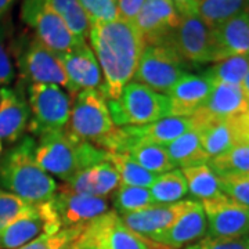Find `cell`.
<instances>
[{"instance_id": "obj_1", "label": "cell", "mask_w": 249, "mask_h": 249, "mask_svg": "<svg viewBox=\"0 0 249 249\" xmlns=\"http://www.w3.org/2000/svg\"><path fill=\"white\" fill-rule=\"evenodd\" d=\"M89 39L104 73L103 94L116 100L133 79L145 42L134 21L116 18L91 24Z\"/></svg>"}, {"instance_id": "obj_2", "label": "cell", "mask_w": 249, "mask_h": 249, "mask_svg": "<svg viewBox=\"0 0 249 249\" xmlns=\"http://www.w3.org/2000/svg\"><path fill=\"white\" fill-rule=\"evenodd\" d=\"M35 147L34 139L25 137L6 154L0 163L3 187L32 205L49 201L57 191L54 178L36 160Z\"/></svg>"}, {"instance_id": "obj_3", "label": "cell", "mask_w": 249, "mask_h": 249, "mask_svg": "<svg viewBox=\"0 0 249 249\" xmlns=\"http://www.w3.org/2000/svg\"><path fill=\"white\" fill-rule=\"evenodd\" d=\"M35 158L49 175L67 181L80 170L107 160L108 152L62 129L39 136Z\"/></svg>"}, {"instance_id": "obj_4", "label": "cell", "mask_w": 249, "mask_h": 249, "mask_svg": "<svg viewBox=\"0 0 249 249\" xmlns=\"http://www.w3.org/2000/svg\"><path fill=\"white\" fill-rule=\"evenodd\" d=\"M107 106L115 126H144L170 116L168 96L137 82L127 83L116 100H107Z\"/></svg>"}, {"instance_id": "obj_5", "label": "cell", "mask_w": 249, "mask_h": 249, "mask_svg": "<svg viewBox=\"0 0 249 249\" xmlns=\"http://www.w3.org/2000/svg\"><path fill=\"white\" fill-rule=\"evenodd\" d=\"M155 244L132 231L118 212H106L89 222L71 249H155Z\"/></svg>"}, {"instance_id": "obj_6", "label": "cell", "mask_w": 249, "mask_h": 249, "mask_svg": "<svg viewBox=\"0 0 249 249\" xmlns=\"http://www.w3.org/2000/svg\"><path fill=\"white\" fill-rule=\"evenodd\" d=\"M68 129L72 136L96 144L116 126L112 122L107 98L100 90H80L75 94Z\"/></svg>"}, {"instance_id": "obj_7", "label": "cell", "mask_w": 249, "mask_h": 249, "mask_svg": "<svg viewBox=\"0 0 249 249\" xmlns=\"http://www.w3.org/2000/svg\"><path fill=\"white\" fill-rule=\"evenodd\" d=\"M187 65L172 46L145 45L133 79L166 96L187 73Z\"/></svg>"}, {"instance_id": "obj_8", "label": "cell", "mask_w": 249, "mask_h": 249, "mask_svg": "<svg viewBox=\"0 0 249 249\" xmlns=\"http://www.w3.org/2000/svg\"><path fill=\"white\" fill-rule=\"evenodd\" d=\"M21 18L32 28L36 37L52 52L61 55L86 42L72 34L67 24L46 0H24Z\"/></svg>"}, {"instance_id": "obj_9", "label": "cell", "mask_w": 249, "mask_h": 249, "mask_svg": "<svg viewBox=\"0 0 249 249\" xmlns=\"http://www.w3.org/2000/svg\"><path fill=\"white\" fill-rule=\"evenodd\" d=\"M28 94L32 112V121L29 124L31 133L42 136L65 129L71 115V100L60 86L52 83H31Z\"/></svg>"}, {"instance_id": "obj_10", "label": "cell", "mask_w": 249, "mask_h": 249, "mask_svg": "<svg viewBox=\"0 0 249 249\" xmlns=\"http://www.w3.org/2000/svg\"><path fill=\"white\" fill-rule=\"evenodd\" d=\"M193 129L198 133L209 160L240 144H249L248 111L230 118L193 115Z\"/></svg>"}, {"instance_id": "obj_11", "label": "cell", "mask_w": 249, "mask_h": 249, "mask_svg": "<svg viewBox=\"0 0 249 249\" xmlns=\"http://www.w3.org/2000/svg\"><path fill=\"white\" fill-rule=\"evenodd\" d=\"M61 224L52 201L31 205L24 213L0 231V249H17L42 234L58 232Z\"/></svg>"}, {"instance_id": "obj_12", "label": "cell", "mask_w": 249, "mask_h": 249, "mask_svg": "<svg viewBox=\"0 0 249 249\" xmlns=\"http://www.w3.org/2000/svg\"><path fill=\"white\" fill-rule=\"evenodd\" d=\"M17 61L24 79L32 83H52L70 91V82L58 54L46 47L36 36L19 46Z\"/></svg>"}, {"instance_id": "obj_13", "label": "cell", "mask_w": 249, "mask_h": 249, "mask_svg": "<svg viewBox=\"0 0 249 249\" xmlns=\"http://www.w3.org/2000/svg\"><path fill=\"white\" fill-rule=\"evenodd\" d=\"M208 222V237H249V208L227 196L201 201Z\"/></svg>"}, {"instance_id": "obj_14", "label": "cell", "mask_w": 249, "mask_h": 249, "mask_svg": "<svg viewBox=\"0 0 249 249\" xmlns=\"http://www.w3.org/2000/svg\"><path fill=\"white\" fill-rule=\"evenodd\" d=\"M181 16L169 0H144L134 18L145 45L170 46Z\"/></svg>"}, {"instance_id": "obj_15", "label": "cell", "mask_w": 249, "mask_h": 249, "mask_svg": "<svg viewBox=\"0 0 249 249\" xmlns=\"http://www.w3.org/2000/svg\"><path fill=\"white\" fill-rule=\"evenodd\" d=\"M170 46L188 64L214 62L211 29L196 14L184 16L172 36Z\"/></svg>"}, {"instance_id": "obj_16", "label": "cell", "mask_w": 249, "mask_h": 249, "mask_svg": "<svg viewBox=\"0 0 249 249\" xmlns=\"http://www.w3.org/2000/svg\"><path fill=\"white\" fill-rule=\"evenodd\" d=\"M50 201L61 229L83 227L97 216L108 212L106 198L76 194L64 186L55 191Z\"/></svg>"}, {"instance_id": "obj_17", "label": "cell", "mask_w": 249, "mask_h": 249, "mask_svg": "<svg viewBox=\"0 0 249 249\" xmlns=\"http://www.w3.org/2000/svg\"><path fill=\"white\" fill-rule=\"evenodd\" d=\"M208 231V222L201 202L187 199L181 213L166 230L151 240L154 244L169 249H183L204 238Z\"/></svg>"}, {"instance_id": "obj_18", "label": "cell", "mask_w": 249, "mask_h": 249, "mask_svg": "<svg viewBox=\"0 0 249 249\" xmlns=\"http://www.w3.org/2000/svg\"><path fill=\"white\" fill-rule=\"evenodd\" d=\"M65 75L70 82V93L76 94L80 90L103 91V76L97 58L88 43L78 46L68 53L58 55Z\"/></svg>"}, {"instance_id": "obj_19", "label": "cell", "mask_w": 249, "mask_h": 249, "mask_svg": "<svg viewBox=\"0 0 249 249\" xmlns=\"http://www.w3.org/2000/svg\"><path fill=\"white\" fill-rule=\"evenodd\" d=\"M213 85L204 73H184L166 94L170 103V116H193L202 107Z\"/></svg>"}, {"instance_id": "obj_20", "label": "cell", "mask_w": 249, "mask_h": 249, "mask_svg": "<svg viewBox=\"0 0 249 249\" xmlns=\"http://www.w3.org/2000/svg\"><path fill=\"white\" fill-rule=\"evenodd\" d=\"M186 204L187 199L175 204H154L136 212L121 214V217L132 231L151 241L155 235L172 226Z\"/></svg>"}, {"instance_id": "obj_21", "label": "cell", "mask_w": 249, "mask_h": 249, "mask_svg": "<svg viewBox=\"0 0 249 249\" xmlns=\"http://www.w3.org/2000/svg\"><path fill=\"white\" fill-rule=\"evenodd\" d=\"M213 45L214 62L234 55L249 54V11L226 21L224 24L211 29Z\"/></svg>"}, {"instance_id": "obj_22", "label": "cell", "mask_w": 249, "mask_h": 249, "mask_svg": "<svg viewBox=\"0 0 249 249\" xmlns=\"http://www.w3.org/2000/svg\"><path fill=\"white\" fill-rule=\"evenodd\" d=\"M129 136L130 144H155L165 147L193 129L191 116H166L154 124L144 126H122ZM127 147V148H129ZM127 151V150H126ZM126 154V152H124Z\"/></svg>"}, {"instance_id": "obj_23", "label": "cell", "mask_w": 249, "mask_h": 249, "mask_svg": "<svg viewBox=\"0 0 249 249\" xmlns=\"http://www.w3.org/2000/svg\"><path fill=\"white\" fill-rule=\"evenodd\" d=\"M65 188L76 194L106 198L121 184L119 176L109 160H103L80 170L65 181Z\"/></svg>"}, {"instance_id": "obj_24", "label": "cell", "mask_w": 249, "mask_h": 249, "mask_svg": "<svg viewBox=\"0 0 249 249\" xmlns=\"http://www.w3.org/2000/svg\"><path fill=\"white\" fill-rule=\"evenodd\" d=\"M31 109L24 96L10 88L0 89V140L16 142L24 133Z\"/></svg>"}, {"instance_id": "obj_25", "label": "cell", "mask_w": 249, "mask_h": 249, "mask_svg": "<svg viewBox=\"0 0 249 249\" xmlns=\"http://www.w3.org/2000/svg\"><path fill=\"white\" fill-rule=\"evenodd\" d=\"M249 109V101L240 85H213L209 97L194 115L205 118H230Z\"/></svg>"}, {"instance_id": "obj_26", "label": "cell", "mask_w": 249, "mask_h": 249, "mask_svg": "<svg viewBox=\"0 0 249 249\" xmlns=\"http://www.w3.org/2000/svg\"><path fill=\"white\" fill-rule=\"evenodd\" d=\"M175 168H191L196 165H204L209 162V157L205 152L201 140L194 129L188 130L180 136L175 142H169L163 147Z\"/></svg>"}, {"instance_id": "obj_27", "label": "cell", "mask_w": 249, "mask_h": 249, "mask_svg": "<svg viewBox=\"0 0 249 249\" xmlns=\"http://www.w3.org/2000/svg\"><path fill=\"white\" fill-rule=\"evenodd\" d=\"M181 173L186 178L188 193H191V196L198 199L209 201L224 196L220 190L219 176L211 169L208 163L184 168L181 169Z\"/></svg>"}, {"instance_id": "obj_28", "label": "cell", "mask_w": 249, "mask_h": 249, "mask_svg": "<svg viewBox=\"0 0 249 249\" xmlns=\"http://www.w3.org/2000/svg\"><path fill=\"white\" fill-rule=\"evenodd\" d=\"M248 10V0H199L196 16L209 29Z\"/></svg>"}, {"instance_id": "obj_29", "label": "cell", "mask_w": 249, "mask_h": 249, "mask_svg": "<svg viewBox=\"0 0 249 249\" xmlns=\"http://www.w3.org/2000/svg\"><path fill=\"white\" fill-rule=\"evenodd\" d=\"M155 204H175L181 201L188 193L186 178L180 169H172L160 173L150 187Z\"/></svg>"}, {"instance_id": "obj_30", "label": "cell", "mask_w": 249, "mask_h": 249, "mask_svg": "<svg viewBox=\"0 0 249 249\" xmlns=\"http://www.w3.org/2000/svg\"><path fill=\"white\" fill-rule=\"evenodd\" d=\"M126 155H129L144 169L157 175L175 169L173 162L170 160L168 152L162 145L137 142V144H132L127 148Z\"/></svg>"}, {"instance_id": "obj_31", "label": "cell", "mask_w": 249, "mask_h": 249, "mask_svg": "<svg viewBox=\"0 0 249 249\" xmlns=\"http://www.w3.org/2000/svg\"><path fill=\"white\" fill-rule=\"evenodd\" d=\"M249 72V54L234 55L226 60L214 62L211 68L202 72L212 85H240Z\"/></svg>"}, {"instance_id": "obj_32", "label": "cell", "mask_w": 249, "mask_h": 249, "mask_svg": "<svg viewBox=\"0 0 249 249\" xmlns=\"http://www.w3.org/2000/svg\"><path fill=\"white\" fill-rule=\"evenodd\" d=\"M107 160L112 163V166L118 172L121 184L150 188L154 184V181L157 180V178L160 176L157 173H152V172L144 169L126 154H109L108 152Z\"/></svg>"}, {"instance_id": "obj_33", "label": "cell", "mask_w": 249, "mask_h": 249, "mask_svg": "<svg viewBox=\"0 0 249 249\" xmlns=\"http://www.w3.org/2000/svg\"><path fill=\"white\" fill-rule=\"evenodd\" d=\"M49 6L64 19L72 34L86 42L89 39L91 22L88 14L82 9L79 0H46Z\"/></svg>"}, {"instance_id": "obj_34", "label": "cell", "mask_w": 249, "mask_h": 249, "mask_svg": "<svg viewBox=\"0 0 249 249\" xmlns=\"http://www.w3.org/2000/svg\"><path fill=\"white\" fill-rule=\"evenodd\" d=\"M208 165L217 176L249 172V144H240L231 150L211 158Z\"/></svg>"}, {"instance_id": "obj_35", "label": "cell", "mask_w": 249, "mask_h": 249, "mask_svg": "<svg viewBox=\"0 0 249 249\" xmlns=\"http://www.w3.org/2000/svg\"><path fill=\"white\" fill-rule=\"evenodd\" d=\"M154 204L155 202L152 199L150 188H145V187L119 184L114 196L115 212L119 214L136 212Z\"/></svg>"}, {"instance_id": "obj_36", "label": "cell", "mask_w": 249, "mask_h": 249, "mask_svg": "<svg viewBox=\"0 0 249 249\" xmlns=\"http://www.w3.org/2000/svg\"><path fill=\"white\" fill-rule=\"evenodd\" d=\"M83 227L62 229L54 234H42L17 249H71L72 244L79 237Z\"/></svg>"}, {"instance_id": "obj_37", "label": "cell", "mask_w": 249, "mask_h": 249, "mask_svg": "<svg viewBox=\"0 0 249 249\" xmlns=\"http://www.w3.org/2000/svg\"><path fill=\"white\" fill-rule=\"evenodd\" d=\"M219 184L224 196L249 208V172L219 176Z\"/></svg>"}, {"instance_id": "obj_38", "label": "cell", "mask_w": 249, "mask_h": 249, "mask_svg": "<svg viewBox=\"0 0 249 249\" xmlns=\"http://www.w3.org/2000/svg\"><path fill=\"white\" fill-rule=\"evenodd\" d=\"M31 205L32 204L9 191L0 190V231L14 219H17L19 214L24 213Z\"/></svg>"}, {"instance_id": "obj_39", "label": "cell", "mask_w": 249, "mask_h": 249, "mask_svg": "<svg viewBox=\"0 0 249 249\" xmlns=\"http://www.w3.org/2000/svg\"><path fill=\"white\" fill-rule=\"evenodd\" d=\"M79 3L91 24L114 21L119 18L116 0H79Z\"/></svg>"}, {"instance_id": "obj_40", "label": "cell", "mask_w": 249, "mask_h": 249, "mask_svg": "<svg viewBox=\"0 0 249 249\" xmlns=\"http://www.w3.org/2000/svg\"><path fill=\"white\" fill-rule=\"evenodd\" d=\"M183 249H249V237L217 238L205 235L204 238Z\"/></svg>"}, {"instance_id": "obj_41", "label": "cell", "mask_w": 249, "mask_h": 249, "mask_svg": "<svg viewBox=\"0 0 249 249\" xmlns=\"http://www.w3.org/2000/svg\"><path fill=\"white\" fill-rule=\"evenodd\" d=\"M14 79V65L10 58V52L6 40V31L0 25V86L10 85Z\"/></svg>"}, {"instance_id": "obj_42", "label": "cell", "mask_w": 249, "mask_h": 249, "mask_svg": "<svg viewBox=\"0 0 249 249\" xmlns=\"http://www.w3.org/2000/svg\"><path fill=\"white\" fill-rule=\"evenodd\" d=\"M144 0H116L118 16L122 19L134 21L137 13L142 9Z\"/></svg>"}, {"instance_id": "obj_43", "label": "cell", "mask_w": 249, "mask_h": 249, "mask_svg": "<svg viewBox=\"0 0 249 249\" xmlns=\"http://www.w3.org/2000/svg\"><path fill=\"white\" fill-rule=\"evenodd\" d=\"M170 3L178 10V13L184 17V16H194L196 14L198 9V1L199 0H169Z\"/></svg>"}, {"instance_id": "obj_44", "label": "cell", "mask_w": 249, "mask_h": 249, "mask_svg": "<svg viewBox=\"0 0 249 249\" xmlns=\"http://www.w3.org/2000/svg\"><path fill=\"white\" fill-rule=\"evenodd\" d=\"M16 0H0V19L4 17L13 7Z\"/></svg>"}, {"instance_id": "obj_45", "label": "cell", "mask_w": 249, "mask_h": 249, "mask_svg": "<svg viewBox=\"0 0 249 249\" xmlns=\"http://www.w3.org/2000/svg\"><path fill=\"white\" fill-rule=\"evenodd\" d=\"M241 88H242V91H244V94H245L247 100L249 101V72L247 73V76L244 78V80H242Z\"/></svg>"}, {"instance_id": "obj_46", "label": "cell", "mask_w": 249, "mask_h": 249, "mask_svg": "<svg viewBox=\"0 0 249 249\" xmlns=\"http://www.w3.org/2000/svg\"><path fill=\"white\" fill-rule=\"evenodd\" d=\"M1 151H3V144H1V140H0V155H1Z\"/></svg>"}, {"instance_id": "obj_47", "label": "cell", "mask_w": 249, "mask_h": 249, "mask_svg": "<svg viewBox=\"0 0 249 249\" xmlns=\"http://www.w3.org/2000/svg\"><path fill=\"white\" fill-rule=\"evenodd\" d=\"M248 11H249V0H248Z\"/></svg>"}, {"instance_id": "obj_48", "label": "cell", "mask_w": 249, "mask_h": 249, "mask_svg": "<svg viewBox=\"0 0 249 249\" xmlns=\"http://www.w3.org/2000/svg\"><path fill=\"white\" fill-rule=\"evenodd\" d=\"M155 249H157V248H155ZM158 249H166V248H158Z\"/></svg>"}, {"instance_id": "obj_49", "label": "cell", "mask_w": 249, "mask_h": 249, "mask_svg": "<svg viewBox=\"0 0 249 249\" xmlns=\"http://www.w3.org/2000/svg\"><path fill=\"white\" fill-rule=\"evenodd\" d=\"M248 115H249V109H248Z\"/></svg>"}]
</instances>
